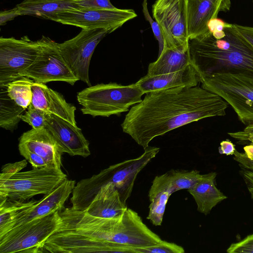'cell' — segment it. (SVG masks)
I'll list each match as a JSON object with an SVG mask.
<instances>
[{"mask_svg": "<svg viewBox=\"0 0 253 253\" xmlns=\"http://www.w3.org/2000/svg\"><path fill=\"white\" fill-rule=\"evenodd\" d=\"M46 127L52 134L63 153L84 158L90 155L89 142L77 126L56 116L47 114Z\"/></svg>", "mask_w": 253, "mask_h": 253, "instance_id": "5bb4252c", "label": "cell"}, {"mask_svg": "<svg viewBox=\"0 0 253 253\" xmlns=\"http://www.w3.org/2000/svg\"><path fill=\"white\" fill-rule=\"evenodd\" d=\"M76 0H24L16 5L19 16L29 15L47 19L63 11L79 8Z\"/></svg>", "mask_w": 253, "mask_h": 253, "instance_id": "cb8c5ba5", "label": "cell"}, {"mask_svg": "<svg viewBox=\"0 0 253 253\" xmlns=\"http://www.w3.org/2000/svg\"><path fill=\"white\" fill-rule=\"evenodd\" d=\"M41 50L35 61L21 74L35 82L61 81L74 85L79 81L60 53L58 43L42 36Z\"/></svg>", "mask_w": 253, "mask_h": 253, "instance_id": "ba28073f", "label": "cell"}, {"mask_svg": "<svg viewBox=\"0 0 253 253\" xmlns=\"http://www.w3.org/2000/svg\"><path fill=\"white\" fill-rule=\"evenodd\" d=\"M75 184V180L67 179L50 193L44 195L30 211L11 223L3 235L17 226L62 210L65 202L72 193Z\"/></svg>", "mask_w": 253, "mask_h": 253, "instance_id": "ac0fdd59", "label": "cell"}, {"mask_svg": "<svg viewBox=\"0 0 253 253\" xmlns=\"http://www.w3.org/2000/svg\"><path fill=\"white\" fill-rule=\"evenodd\" d=\"M24 113L21 120L30 125L33 128L46 127L47 114L43 111L35 107L31 103Z\"/></svg>", "mask_w": 253, "mask_h": 253, "instance_id": "f1b7e54d", "label": "cell"}, {"mask_svg": "<svg viewBox=\"0 0 253 253\" xmlns=\"http://www.w3.org/2000/svg\"><path fill=\"white\" fill-rule=\"evenodd\" d=\"M127 208L114 184L110 182L99 189L84 211L95 217L112 218L122 214Z\"/></svg>", "mask_w": 253, "mask_h": 253, "instance_id": "ffe728a7", "label": "cell"}, {"mask_svg": "<svg viewBox=\"0 0 253 253\" xmlns=\"http://www.w3.org/2000/svg\"><path fill=\"white\" fill-rule=\"evenodd\" d=\"M67 179L61 169L50 166L19 172L0 184V201L24 202L37 195H45Z\"/></svg>", "mask_w": 253, "mask_h": 253, "instance_id": "52a82bcc", "label": "cell"}, {"mask_svg": "<svg viewBox=\"0 0 253 253\" xmlns=\"http://www.w3.org/2000/svg\"><path fill=\"white\" fill-rule=\"evenodd\" d=\"M20 154L30 152L41 157L48 166L61 169V148L46 127L31 129L24 132L19 140Z\"/></svg>", "mask_w": 253, "mask_h": 253, "instance_id": "9a60e30c", "label": "cell"}, {"mask_svg": "<svg viewBox=\"0 0 253 253\" xmlns=\"http://www.w3.org/2000/svg\"><path fill=\"white\" fill-rule=\"evenodd\" d=\"M238 35L253 47V27L233 24Z\"/></svg>", "mask_w": 253, "mask_h": 253, "instance_id": "e575fe53", "label": "cell"}, {"mask_svg": "<svg viewBox=\"0 0 253 253\" xmlns=\"http://www.w3.org/2000/svg\"><path fill=\"white\" fill-rule=\"evenodd\" d=\"M43 253H140L135 247L102 240L69 230L58 229L46 241Z\"/></svg>", "mask_w": 253, "mask_h": 253, "instance_id": "9c48e42d", "label": "cell"}, {"mask_svg": "<svg viewBox=\"0 0 253 253\" xmlns=\"http://www.w3.org/2000/svg\"><path fill=\"white\" fill-rule=\"evenodd\" d=\"M0 236L3 235L14 221L30 211L38 202L32 200L27 202L0 201Z\"/></svg>", "mask_w": 253, "mask_h": 253, "instance_id": "d4e9b609", "label": "cell"}, {"mask_svg": "<svg viewBox=\"0 0 253 253\" xmlns=\"http://www.w3.org/2000/svg\"><path fill=\"white\" fill-rule=\"evenodd\" d=\"M191 64L189 43L176 48H164L158 59L149 64L147 75L156 76L175 72Z\"/></svg>", "mask_w": 253, "mask_h": 253, "instance_id": "603a6c76", "label": "cell"}, {"mask_svg": "<svg viewBox=\"0 0 253 253\" xmlns=\"http://www.w3.org/2000/svg\"><path fill=\"white\" fill-rule=\"evenodd\" d=\"M31 90L32 99L31 103L35 107L77 126L76 107L68 103L60 93L48 87L44 84L35 82L31 85Z\"/></svg>", "mask_w": 253, "mask_h": 253, "instance_id": "e0dca14e", "label": "cell"}, {"mask_svg": "<svg viewBox=\"0 0 253 253\" xmlns=\"http://www.w3.org/2000/svg\"><path fill=\"white\" fill-rule=\"evenodd\" d=\"M121 124L123 131L144 149L155 137L194 122L224 116L228 103L197 85L158 90L145 94Z\"/></svg>", "mask_w": 253, "mask_h": 253, "instance_id": "6da1fadb", "label": "cell"}, {"mask_svg": "<svg viewBox=\"0 0 253 253\" xmlns=\"http://www.w3.org/2000/svg\"><path fill=\"white\" fill-rule=\"evenodd\" d=\"M226 252L228 253H253V234L238 242L232 243Z\"/></svg>", "mask_w": 253, "mask_h": 253, "instance_id": "836d02e7", "label": "cell"}, {"mask_svg": "<svg viewBox=\"0 0 253 253\" xmlns=\"http://www.w3.org/2000/svg\"><path fill=\"white\" fill-rule=\"evenodd\" d=\"M160 148L148 146L139 157L109 166L89 178L83 179L75 185L70 199L72 208L84 211L99 189L113 183L119 191L123 202L130 197L139 172L154 158Z\"/></svg>", "mask_w": 253, "mask_h": 253, "instance_id": "3957f363", "label": "cell"}, {"mask_svg": "<svg viewBox=\"0 0 253 253\" xmlns=\"http://www.w3.org/2000/svg\"><path fill=\"white\" fill-rule=\"evenodd\" d=\"M21 156L31 164L33 169H38L48 166L43 159L39 155L30 152H23Z\"/></svg>", "mask_w": 253, "mask_h": 253, "instance_id": "d590c367", "label": "cell"}, {"mask_svg": "<svg viewBox=\"0 0 253 253\" xmlns=\"http://www.w3.org/2000/svg\"><path fill=\"white\" fill-rule=\"evenodd\" d=\"M230 24L226 23L217 18H214L210 21L208 24L209 31L211 33L221 31L229 26Z\"/></svg>", "mask_w": 253, "mask_h": 253, "instance_id": "f35d334b", "label": "cell"}, {"mask_svg": "<svg viewBox=\"0 0 253 253\" xmlns=\"http://www.w3.org/2000/svg\"><path fill=\"white\" fill-rule=\"evenodd\" d=\"M152 14L162 33L164 48L189 43L187 0H156L152 5Z\"/></svg>", "mask_w": 253, "mask_h": 253, "instance_id": "7c38bea8", "label": "cell"}, {"mask_svg": "<svg viewBox=\"0 0 253 253\" xmlns=\"http://www.w3.org/2000/svg\"><path fill=\"white\" fill-rule=\"evenodd\" d=\"M235 150V146L231 141L226 140L220 142V146L219 147V152L220 154L232 155L234 154Z\"/></svg>", "mask_w": 253, "mask_h": 253, "instance_id": "ab89813d", "label": "cell"}, {"mask_svg": "<svg viewBox=\"0 0 253 253\" xmlns=\"http://www.w3.org/2000/svg\"><path fill=\"white\" fill-rule=\"evenodd\" d=\"M200 78L192 64L179 71L156 76L148 75L135 84L144 94L177 87H193L198 85Z\"/></svg>", "mask_w": 253, "mask_h": 253, "instance_id": "d6986e66", "label": "cell"}, {"mask_svg": "<svg viewBox=\"0 0 253 253\" xmlns=\"http://www.w3.org/2000/svg\"><path fill=\"white\" fill-rule=\"evenodd\" d=\"M251 142L250 145L244 147L245 153L247 156L250 159L253 160V138L250 140Z\"/></svg>", "mask_w": 253, "mask_h": 253, "instance_id": "60d3db41", "label": "cell"}, {"mask_svg": "<svg viewBox=\"0 0 253 253\" xmlns=\"http://www.w3.org/2000/svg\"><path fill=\"white\" fill-rule=\"evenodd\" d=\"M41 50L39 40L27 36L19 39L0 38V85L22 77V73L36 60Z\"/></svg>", "mask_w": 253, "mask_h": 253, "instance_id": "30bf717a", "label": "cell"}, {"mask_svg": "<svg viewBox=\"0 0 253 253\" xmlns=\"http://www.w3.org/2000/svg\"><path fill=\"white\" fill-rule=\"evenodd\" d=\"M144 94L135 83L123 85L111 82L84 89L77 93V100L83 114L108 117L128 112L142 100Z\"/></svg>", "mask_w": 253, "mask_h": 253, "instance_id": "277c9868", "label": "cell"}, {"mask_svg": "<svg viewBox=\"0 0 253 253\" xmlns=\"http://www.w3.org/2000/svg\"><path fill=\"white\" fill-rule=\"evenodd\" d=\"M232 137L239 141H250L253 138V124L247 126L243 130L233 132H228Z\"/></svg>", "mask_w": 253, "mask_h": 253, "instance_id": "8d00e7d4", "label": "cell"}, {"mask_svg": "<svg viewBox=\"0 0 253 253\" xmlns=\"http://www.w3.org/2000/svg\"><path fill=\"white\" fill-rule=\"evenodd\" d=\"M61 223L56 211L17 226L0 236V253H42L46 241Z\"/></svg>", "mask_w": 253, "mask_h": 253, "instance_id": "8992f818", "label": "cell"}, {"mask_svg": "<svg viewBox=\"0 0 253 253\" xmlns=\"http://www.w3.org/2000/svg\"><path fill=\"white\" fill-rule=\"evenodd\" d=\"M184 249L177 244L163 240L162 242L146 247L145 253H183Z\"/></svg>", "mask_w": 253, "mask_h": 253, "instance_id": "f546056e", "label": "cell"}, {"mask_svg": "<svg viewBox=\"0 0 253 253\" xmlns=\"http://www.w3.org/2000/svg\"><path fill=\"white\" fill-rule=\"evenodd\" d=\"M216 175L215 172L202 174L198 182L187 190L197 204V211L205 215L210 213L213 207L227 198L215 186Z\"/></svg>", "mask_w": 253, "mask_h": 253, "instance_id": "7402d4cb", "label": "cell"}, {"mask_svg": "<svg viewBox=\"0 0 253 253\" xmlns=\"http://www.w3.org/2000/svg\"><path fill=\"white\" fill-rule=\"evenodd\" d=\"M171 178L174 192L189 189L193 187L201 179L202 174L197 170L170 169L168 171Z\"/></svg>", "mask_w": 253, "mask_h": 253, "instance_id": "83f0119b", "label": "cell"}, {"mask_svg": "<svg viewBox=\"0 0 253 253\" xmlns=\"http://www.w3.org/2000/svg\"><path fill=\"white\" fill-rule=\"evenodd\" d=\"M199 78L201 86L226 101L243 124H253V73L219 72L201 75Z\"/></svg>", "mask_w": 253, "mask_h": 253, "instance_id": "5b68a950", "label": "cell"}, {"mask_svg": "<svg viewBox=\"0 0 253 253\" xmlns=\"http://www.w3.org/2000/svg\"><path fill=\"white\" fill-rule=\"evenodd\" d=\"M142 7L143 12L145 17V19L149 22L153 32L154 33V36L158 41L159 46V55H160L162 52L164 47V40L160 27L158 23L156 21L153 20V19L150 15L147 9L146 0H144L142 4Z\"/></svg>", "mask_w": 253, "mask_h": 253, "instance_id": "d6a6232c", "label": "cell"}, {"mask_svg": "<svg viewBox=\"0 0 253 253\" xmlns=\"http://www.w3.org/2000/svg\"><path fill=\"white\" fill-rule=\"evenodd\" d=\"M109 34L104 29H82L75 37L58 43L61 54L79 79L91 86L89 67L99 42Z\"/></svg>", "mask_w": 253, "mask_h": 253, "instance_id": "4fadbf2b", "label": "cell"}, {"mask_svg": "<svg viewBox=\"0 0 253 253\" xmlns=\"http://www.w3.org/2000/svg\"><path fill=\"white\" fill-rule=\"evenodd\" d=\"M173 193L169 171L155 176L148 193L150 204L147 217L154 225H161L167 204Z\"/></svg>", "mask_w": 253, "mask_h": 253, "instance_id": "44dd1931", "label": "cell"}, {"mask_svg": "<svg viewBox=\"0 0 253 253\" xmlns=\"http://www.w3.org/2000/svg\"><path fill=\"white\" fill-rule=\"evenodd\" d=\"M18 16V10L16 6L11 9L2 11L0 12V25H3Z\"/></svg>", "mask_w": 253, "mask_h": 253, "instance_id": "74e56055", "label": "cell"}, {"mask_svg": "<svg viewBox=\"0 0 253 253\" xmlns=\"http://www.w3.org/2000/svg\"><path fill=\"white\" fill-rule=\"evenodd\" d=\"M231 0H187V18L189 39L209 31L210 20L217 18L220 12H227Z\"/></svg>", "mask_w": 253, "mask_h": 253, "instance_id": "2e32d148", "label": "cell"}, {"mask_svg": "<svg viewBox=\"0 0 253 253\" xmlns=\"http://www.w3.org/2000/svg\"><path fill=\"white\" fill-rule=\"evenodd\" d=\"M34 81L22 76L13 81L0 84L8 96L17 105L27 109L32 99L31 85Z\"/></svg>", "mask_w": 253, "mask_h": 253, "instance_id": "4316f807", "label": "cell"}, {"mask_svg": "<svg viewBox=\"0 0 253 253\" xmlns=\"http://www.w3.org/2000/svg\"><path fill=\"white\" fill-rule=\"evenodd\" d=\"M79 8L89 9L111 10L117 8L110 0H76Z\"/></svg>", "mask_w": 253, "mask_h": 253, "instance_id": "1f68e13d", "label": "cell"}, {"mask_svg": "<svg viewBox=\"0 0 253 253\" xmlns=\"http://www.w3.org/2000/svg\"><path fill=\"white\" fill-rule=\"evenodd\" d=\"M225 36L214 38L209 31L189 39L191 62L199 76L227 72L253 74V47L230 25L224 29Z\"/></svg>", "mask_w": 253, "mask_h": 253, "instance_id": "7a4b0ae2", "label": "cell"}, {"mask_svg": "<svg viewBox=\"0 0 253 253\" xmlns=\"http://www.w3.org/2000/svg\"><path fill=\"white\" fill-rule=\"evenodd\" d=\"M25 109L17 105L0 87V126L13 131L17 128Z\"/></svg>", "mask_w": 253, "mask_h": 253, "instance_id": "484cf974", "label": "cell"}, {"mask_svg": "<svg viewBox=\"0 0 253 253\" xmlns=\"http://www.w3.org/2000/svg\"><path fill=\"white\" fill-rule=\"evenodd\" d=\"M131 9L111 10L77 8L53 14L47 20L63 25L76 26L82 29H104L111 33L127 21L137 17Z\"/></svg>", "mask_w": 253, "mask_h": 253, "instance_id": "8fae6325", "label": "cell"}, {"mask_svg": "<svg viewBox=\"0 0 253 253\" xmlns=\"http://www.w3.org/2000/svg\"><path fill=\"white\" fill-rule=\"evenodd\" d=\"M27 165V162L26 159L3 165L0 174V184L4 183L12 175L20 172Z\"/></svg>", "mask_w": 253, "mask_h": 253, "instance_id": "4dcf8cb0", "label": "cell"}]
</instances>
